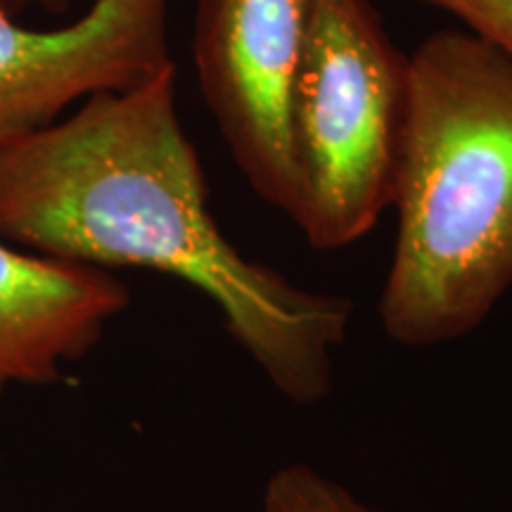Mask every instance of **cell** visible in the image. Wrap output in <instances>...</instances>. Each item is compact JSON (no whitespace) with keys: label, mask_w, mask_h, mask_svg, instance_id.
<instances>
[{"label":"cell","mask_w":512,"mask_h":512,"mask_svg":"<svg viewBox=\"0 0 512 512\" xmlns=\"http://www.w3.org/2000/svg\"><path fill=\"white\" fill-rule=\"evenodd\" d=\"M176 79L174 62L0 145V240L197 287L266 380L287 401L313 406L332 392L351 302L294 285L223 235L200 155L178 117Z\"/></svg>","instance_id":"6da1fadb"},{"label":"cell","mask_w":512,"mask_h":512,"mask_svg":"<svg viewBox=\"0 0 512 512\" xmlns=\"http://www.w3.org/2000/svg\"><path fill=\"white\" fill-rule=\"evenodd\" d=\"M396 240L377 316L430 349L484 323L512 287V60L472 31L408 55Z\"/></svg>","instance_id":"7a4b0ae2"},{"label":"cell","mask_w":512,"mask_h":512,"mask_svg":"<svg viewBox=\"0 0 512 512\" xmlns=\"http://www.w3.org/2000/svg\"><path fill=\"white\" fill-rule=\"evenodd\" d=\"M406 119L408 55L373 0H318L290 110V219L313 249L354 245L392 207Z\"/></svg>","instance_id":"3957f363"},{"label":"cell","mask_w":512,"mask_h":512,"mask_svg":"<svg viewBox=\"0 0 512 512\" xmlns=\"http://www.w3.org/2000/svg\"><path fill=\"white\" fill-rule=\"evenodd\" d=\"M318 0H197L192 53L230 155L290 219L297 195L292 88Z\"/></svg>","instance_id":"277c9868"},{"label":"cell","mask_w":512,"mask_h":512,"mask_svg":"<svg viewBox=\"0 0 512 512\" xmlns=\"http://www.w3.org/2000/svg\"><path fill=\"white\" fill-rule=\"evenodd\" d=\"M169 64L166 0H95L60 29H29L0 8V145L55 124L74 102L124 91Z\"/></svg>","instance_id":"5b68a950"},{"label":"cell","mask_w":512,"mask_h":512,"mask_svg":"<svg viewBox=\"0 0 512 512\" xmlns=\"http://www.w3.org/2000/svg\"><path fill=\"white\" fill-rule=\"evenodd\" d=\"M131 294L105 268L19 252L0 240V392L50 384L86 356Z\"/></svg>","instance_id":"8992f818"},{"label":"cell","mask_w":512,"mask_h":512,"mask_svg":"<svg viewBox=\"0 0 512 512\" xmlns=\"http://www.w3.org/2000/svg\"><path fill=\"white\" fill-rule=\"evenodd\" d=\"M256 512H384L316 467L290 463L275 470Z\"/></svg>","instance_id":"52a82bcc"},{"label":"cell","mask_w":512,"mask_h":512,"mask_svg":"<svg viewBox=\"0 0 512 512\" xmlns=\"http://www.w3.org/2000/svg\"><path fill=\"white\" fill-rule=\"evenodd\" d=\"M451 12L467 31L484 38L512 60V0H418Z\"/></svg>","instance_id":"ba28073f"},{"label":"cell","mask_w":512,"mask_h":512,"mask_svg":"<svg viewBox=\"0 0 512 512\" xmlns=\"http://www.w3.org/2000/svg\"><path fill=\"white\" fill-rule=\"evenodd\" d=\"M72 0H0V8L12 12V15H19L24 10H43L50 12V15H62V12L69 10Z\"/></svg>","instance_id":"9c48e42d"}]
</instances>
